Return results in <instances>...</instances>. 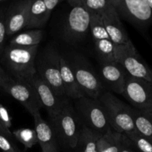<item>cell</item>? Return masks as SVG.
Wrapping results in <instances>:
<instances>
[{"instance_id": "obj_4", "label": "cell", "mask_w": 152, "mask_h": 152, "mask_svg": "<svg viewBox=\"0 0 152 152\" xmlns=\"http://www.w3.org/2000/svg\"><path fill=\"white\" fill-rule=\"evenodd\" d=\"M75 101L74 108L84 126L102 135L111 129L105 108L99 99L84 96Z\"/></svg>"}, {"instance_id": "obj_24", "label": "cell", "mask_w": 152, "mask_h": 152, "mask_svg": "<svg viewBox=\"0 0 152 152\" xmlns=\"http://www.w3.org/2000/svg\"><path fill=\"white\" fill-rule=\"evenodd\" d=\"M94 42L96 53L99 56V61H103V62L116 61L115 53H114L115 45L110 39L98 40Z\"/></svg>"}, {"instance_id": "obj_26", "label": "cell", "mask_w": 152, "mask_h": 152, "mask_svg": "<svg viewBox=\"0 0 152 152\" xmlns=\"http://www.w3.org/2000/svg\"><path fill=\"white\" fill-rule=\"evenodd\" d=\"M131 146L138 152H152V142L137 132L126 135Z\"/></svg>"}, {"instance_id": "obj_35", "label": "cell", "mask_w": 152, "mask_h": 152, "mask_svg": "<svg viewBox=\"0 0 152 152\" xmlns=\"http://www.w3.org/2000/svg\"><path fill=\"white\" fill-rule=\"evenodd\" d=\"M66 1L67 2L70 4L71 7H73V6L82 4V1H83V0H66Z\"/></svg>"}, {"instance_id": "obj_16", "label": "cell", "mask_w": 152, "mask_h": 152, "mask_svg": "<svg viewBox=\"0 0 152 152\" xmlns=\"http://www.w3.org/2000/svg\"><path fill=\"white\" fill-rule=\"evenodd\" d=\"M35 125L38 143L42 148V152H59L57 141L50 126L42 119L40 111L33 114Z\"/></svg>"}, {"instance_id": "obj_11", "label": "cell", "mask_w": 152, "mask_h": 152, "mask_svg": "<svg viewBox=\"0 0 152 152\" xmlns=\"http://www.w3.org/2000/svg\"><path fill=\"white\" fill-rule=\"evenodd\" d=\"M1 89L20 102L31 115L39 111L42 108L39 99L31 83L11 79L4 83Z\"/></svg>"}, {"instance_id": "obj_15", "label": "cell", "mask_w": 152, "mask_h": 152, "mask_svg": "<svg viewBox=\"0 0 152 152\" xmlns=\"http://www.w3.org/2000/svg\"><path fill=\"white\" fill-rule=\"evenodd\" d=\"M100 14L108 37L115 45L133 44L120 21V16L113 5L110 6Z\"/></svg>"}, {"instance_id": "obj_13", "label": "cell", "mask_w": 152, "mask_h": 152, "mask_svg": "<svg viewBox=\"0 0 152 152\" xmlns=\"http://www.w3.org/2000/svg\"><path fill=\"white\" fill-rule=\"evenodd\" d=\"M30 83L35 90L41 102L42 107H44L48 113L50 119L57 115L63 108L68 98L56 94L51 87L37 74L34 76Z\"/></svg>"}, {"instance_id": "obj_21", "label": "cell", "mask_w": 152, "mask_h": 152, "mask_svg": "<svg viewBox=\"0 0 152 152\" xmlns=\"http://www.w3.org/2000/svg\"><path fill=\"white\" fill-rule=\"evenodd\" d=\"M132 115L137 132L152 142V115L132 107Z\"/></svg>"}, {"instance_id": "obj_8", "label": "cell", "mask_w": 152, "mask_h": 152, "mask_svg": "<svg viewBox=\"0 0 152 152\" xmlns=\"http://www.w3.org/2000/svg\"><path fill=\"white\" fill-rule=\"evenodd\" d=\"M60 56L53 48H49L43 52L41 59L36 62L37 74L46 82L60 96H65L60 74Z\"/></svg>"}, {"instance_id": "obj_37", "label": "cell", "mask_w": 152, "mask_h": 152, "mask_svg": "<svg viewBox=\"0 0 152 152\" xmlns=\"http://www.w3.org/2000/svg\"><path fill=\"white\" fill-rule=\"evenodd\" d=\"M2 86H3V83L1 81H0V88H1Z\"/></svg>"}, {"instance_id": "obj_17", "label": "cell", "mask_w": 152, "mask_h": 152, "mask_svg": "<svg viewBox=\"0 0 152 152\" xmlns=\"http://www.w3.org/2000/svg\"><path fill=\"white\" fill-rule=\"evenodd\" d=\"M59 65H60L61 79H62L65 96L74 100H77L84 96L85 95L83 94L76 80L71 64L62 55L60 56Z\"/></svg>"}, {"instance_id": "obj_36", "label": "cell", "mask_w": 152, "mask_h": 152, "mask_svg": "<svg viewBox=\"0 0 152 152\" xmlns=\"http://www.w3.org/2000/svg\"><path fill=\"white\" fill-rule=\"evenodd\" d=\"M145 1H146V3L148 4V7H150V9H151V12H152V0H145Z\"/></svg>"}, {"instance_id": "obj_28", "label": "cell", "mask_w": 152, "mask_h": 152, "mask_svg": "<svg viewBox=\"0 0 152 152\" xmlns=\"http://www.w3.org/2000/svg\"><path fill=\"white\" fill-rule=\"evenodd\" d=\"M6 7H0V54L4 48V42L7 37V29L5 23Z\"/></svg>"}, {"instance_id": "obj_2", "label": "cell", "mask_w": 152, "mask_h": 152, "mask_svg": "<svg viewBox=\"0 0 152 152\" xmlns=\"http://www.w3.org/2000/svg\"><path fill=\"white\" fill-rule=\"evenodd\" d=\"M50 126L59 144L65 148L74 149L83 124L69 99H67L59 114L50 119Z\"/></svg>"}, {"instance_id": "obj_31", "label": "cell", "mask_w": 152, "mask_h": 152, "mask_svg": "<svg viewBox=\"0 0 152 152\" xmlns=\"http://www.w3.org/2000/svg\"><path fill=\"white\" fill-rule=\"evenodd\" d=\"M63 0H43L45 3V5L46 9H47V11L48 13V14H51L52 11L55 9V7L58 5L60 2Z\"/></svg>"}, {"instance_id": "obj_10", "label": "cell", "mask_w": 152, "mask_h": 152, "mask_svg": "<svg viewBox=\"0 0 152 152\" xmlns=\"http://www.w3.org/2000/svg\"><path fill=\"white\" fill-rule=\"evenodd\" d=\"M122 95L133 108L145 112L152 111V83L129 76Z\"/></svg>"}, {"instance_id": "obj_20", "label": "cell", "mask_w": 152, "mask_h": 152, "mask_svg": "<svg viewBox=\"0 0 152 152\" xmlns=\"http://www.w3.org/2000/svg\"><path fill=\"white\" fill-rule=\"evenodd\" d=\"M102 134L83 125L75 152H97L98 140Z\"/></svg>"}, {"instance_id": "obj_22", "label": "cell", "mask_w": 152, "mask_h": 152, "mask_svg": "<svg viewBox=\"0 0 152 152\" xmlns=\"http://www.w3.org/2000/svg\"><path fill=\"white\" fill-rule=\"evenodd\" d=\"M43 38L42 29H31L18 34L10 41V45L20 47L39 45Z\"/></svg>"}, {"instance_id": "obj_30", "label": "cell", "mask_w": 152, "mask_h": 152, "mask_svg": "<svg viewBox=\"0 0 152 152\" xmlns=\"http://www.w3.org/2000/svg\"><path fill=\"white\" fill-rule=\"evenodd\" d=\"M0 124L4 129L10 132V129L12 126V118L7 108L0 102Z\"/></svg>"}, {"instance_id": "obj_19", "label": "cell", "mask_w": 152, "mask_h": 152, "mask_svg": "<svg viewBox=\"0 0 152 152\" xmlns=\"http://www.w3.org/2000/svg\"><path fill=\"white\" fill-rule=\"evenodd\" d=\"M48 14L43 0H31L29 19L26 29H41L48 20Z\"/></svg>"}, {"instance_id": "obj_38", "label": "cell", "mask_w": 152, "mask_h": 152, "mask_svg": "<svg viewBox=\"0 0 152 152\" xmlns=\"http://www.w3.org/2000/svg\"><path fill=\"white\" fill-rule=\"evenodd\" d=\"M7 1V0H0V2H2V1Z\"/></svg>"}, {"instance_id": "obj_1", "label": "cell", "mask_w": 152, "mask_h": 152, "mask_svg": "<svg viewBox=\"0 0 152 152\" xmlns=\"http://www.w3.org/2000/svg\"><path fill=\"white\" fill-rule=\"evenodd\" d=\"M39 45L20 47L9 44L1 53V61L14 80L30 83L37 74L36 59Z\"/></svg>"}, {"instance_id": "obj_5", "label": "cell", "mask_w": 152, "mask_h": 152, "mask_svg": "<svg viewBox=\"0 0 152 152\" xmlns=\"http://www.w3.org/2000/svg\"><path fill=\"white\" fill-rule=\"evenodd\" d=\"M90 27V13L83 5L73 6L67 14L62 29V39L75 44L84 39Z\"/></svg>"}, {"instance_id": "obj_6", "label": "cell", "mask_w": 152, "mask_h": 152, "mask_svg": "<svg viewBox=\"0 0 152 152\" xmlns=\"http://www.w3.org/2000/svg\"><path fill=\"white\" fill-rule=\"evenodd\" d=\"M119 16L140 30L152 24V12L145 0H109Z\"/></svg>"}, {"instance_id": "obj_3", "label": "cell", "mask_w": 152, "mask_h": 152, "mask_svg": "<svg viewBox=\"0 0 152 152\" xmlns=\"http://www.w3.org/2000/svg\"><path fill=\"white\" fill-rule=\"evenodd\" d=\"M99 99L105 108L110 127L113 131L126 135L137 132L132 118V106L106 90Z\"/></svg>"}, {"instance_id": "obj_29", "label": "cell", "mask_w": 152, "mask_h": 152, "mask_svg": "<svg viewBox=\"0 0 152 152\" xmlns=\"http://www.w3.org/2000/svg\"><path fill=\"white\" fill-rule=\"evenodd\" d=\"M11 138L0 132V150L1 152H21Z\"/></svg>"}, {"instance_id": "obj_27", "label": "cell", "mask_w": 152, "mask_h": 152, "mask_svg": "<svg viewBox=\"0 0 152 152\" xmlns=\"http://www.w3.org/2000/svg\"><path fill=\"white\" fill-rule=\"evenodd\" d=\"M82 4L89 12L101 13L111 6L109 0H83Z\"/></svg>"}, {"instance_id": "obj_34", "label": "cell", "mask_w": 152, "mask_h": 152, "mask_svg": "<svg viewBox=\"0 0 152 152\" xmlns=\"http://www.w3.org/2000/svg\"><path fill=\"white\" fill-rule=\"evenodd\" d=\"M0 132L1 133L4 134L5 135H7V137H9L10 138H13V134H12V132H9V131H7L5 129L3 128V126L0 124Z\"/></svg>"}, {"instance_id": "obj_14", "label": "cell", "mask_w": 152, "mask_h": 152, "mask_svg": "<svg viewBox=\"0 0 152 152\" xmlns=\"http://www.w3.org/2000/svg\"><path fill=\"white\" fill-rule=\"evenodd\" d=\"M31 0H16L6 7L7 36H11L26 28L29 19Z\"/></svg>"}, {"instance_id": "obj_25", "label": "cell", "mask_w": 152, "mask_h": 152, "mask_svg": "<svg viewBox=\"0 0 152 152\" xmlns=\"http://www.w3.org/2000/svg\"><path fill=\"white\" fill-rule=\"evenodd\" d=\"M12 134L13 137H14L20 143L25 146V148H31L38 143L37 133L34 129L22 128L13 131Z\"/></svg>"}, {"instance_id": "obj_32", "label": "cell", "mask_w": 152, "mask_h": 152, "mask_svg": "<svg viewBox=\"0 0 152 152\" xmlns=\"http://www.w3.org/2000/svg\"><path fill=\"white\" fill-rule=\"evenodd\" d=\"M11 77H9L7 73L4 71V69L0 66V81L2 82L3 84H4L6 82H8L9 80H11Z\"/></svg>"}, {"instance_id": "obj_23", "label": "cell", "mask_w": 152, "mask_h": 152, "mask_svg": "<svg viewBox=\"0 0 152 152\" xmlns=\"http://www.w3.org/2000/svg\"><path fill=\"white\" fill-rule=\"evenodd\" d=\"M89 13H90L89 30L91 34L94 42L105 39H110L100 13H95V12H89Z\"/></svg>"}, {"instance_id": "obj_12", "label": "cell", "mask_w": 152, "mask_h": 152, "mask_svg": "<svg viewBox=\"0 0 152 152\" xmlns=\"http://www.w3.org/2000/svg\"><path fill=\"white\" fill-rule=\"evenodd\" d=\"M99 79L105 89L122 95L129 74L117 61H99Z\"/></svg>"}, {"instance_id": "obj_7", "label": "cell", "mask_w": 152, "mask_h": 152, "mask_svg": "<svg viewBox=\"0 0 152 152\" xmlns=\"http://www.w3.org/2000/svg\"><path fill=\"white\" fill-rule=\"evenodd\" d=\"M71 64L77 83L83 94L88 97L99 99L105 91L99 77L82 56H74Z\"/></svg>"}, {"instance_id": "obj_33", "label": "cell", "mask_w": 152, "mask_h": 152, "mask_svg": "<svg viewBox=\"0 0 152 152\" xmlns=\"http://www.w3.org/2000/svg\"><path fill=\"white\" fill-rule=\"evenodd\" d=\"M120 152H138V151H137L134 148H133L132 146H131L130 142H129V140L127 137V141H126L124 147H123V149L121 150V151Z\"/></svg>"}, {"instance_id": "obj_18", "label": "cell", "mask_w": 152, "mask_h": 152, "mask_svg": "<svg viewBox=\"0 0 152 152\" xmlns=\"http://www.w3.org/2000/svg\"><path fill=\"white\" fill-rule=\"evenodd\" d=\"M126 141V134L110 129L98 140L97 152H120Z\"/></svg>"}, {"instance_id": "obj_9", "label": "cell", "mask_w": 152, "mask_h": 152, "mask_svg": "<svg viewBox=\"0 0 152 152\" xmlns=\"http://www.w3.org/2000/svg\"><path fill=\"white\" fill-rule=\"evenodd\" d=\"M115 59L130 77L152 83V71L138 53L133 44L115 45Z\"/></svg>"}, {"instance_id": "obj_39", "label": "cell", "mask_w": 152, "mask_h": 152, "mask_svg": "<svg viewBox=\"0 0 152 152\" xmlns=\"http://www.w3.org/2000/svg\"><path fill=\"white\" fill-rule=\"evenodd\" d=\"M150 113H151V115H152V111H150Z\"/></svg>"}]
</instances>
